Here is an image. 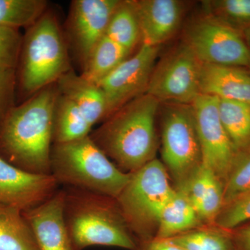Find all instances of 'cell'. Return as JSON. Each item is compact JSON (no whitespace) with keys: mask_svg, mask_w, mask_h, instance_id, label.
Here are the masks:
<instances>
[{"mask_svg":"<svg viewBox=\"0 0 250 250\" xmlns=\"http://www.w3.org/2000/svg\"><path fill=\"white\" fill-rule=\"evenodd\" d=\"M51 174L59 184L117 199L131 173L118 168L89 136L54 143Z\"/></svg>","mask_w":250,"mask_h":250,"instance_id":"277c9868","label":"cell"},{"mask_svg":"<svg viewBox=\"0 0 250 250\" xmlns=\"http://www.w3.org/2000/svg\"><path fill=\"white\" fill-rule=\"evenodd\" d=\"M22 41L18 29L0 25V67L15 70L21 57Z\"/></svg>","mask_w":250,"mask_h":250,"instance_id":"f546056e","label":"cell"},{"mask_svg":"<svg viewBox=\"0 0 250 250\" xmlns=\"http://www.w3.org/2000/svg\"><path fill=\"white\" fill-rule=\"evenodd\" d=\"M57 82L59 94L73 102L92 126L102 120L106 119L107 102L98 84L70 70Z\"/></svg>","mask_w":250,"mask_h":250,"instance_id":"e0dca14e","label":"cell"},{"mask_svg":"<svg viewBox=\"0 0 250 250\" xmlns=\"http://www.w3.org/2000/svg\"><path fill=\"white\" fill-rule=\"evenodd\" d=\"M135 250H185L170 239L152 238L148 241L139 242Z\"/></svg>","mask_w":250,"mask_h":250,"instance_id":"1f68e13d","label":"cell"},{"mask_svg":"<svg viewBox=\"0 0 250 250\" xmlns=\"http://www.w3.org/2000/svg\"><path fill=\"white\" fill-rule=\"evenodd\" d=\"M106 36L132 52L141 41V31L135 1H120L112 15Z\"/></svg>","mask_w":250,"mask_h":250,"instance_id":"cb8c5ba5","label":"cell"},{"mask_svg":"<svg viewBox=\"0 0 250 250\" xmlns=\"http://www.w3.org/2000/svg\"><path fill=\"white\" fill-rule=\"evenodd\" d=\"M161 154L176 190L184 191L203 165L192 104L164 103Z\"/></svg>","mask_w":250,"mask_h":250,"instance_id":"52a82bcc","label":"cell"},{"mask_svg":"<svg viewBox=\"0 0 250 250\" xmlns=\"http://www.w3.org/2000/svg\"><path fill=\"white\" fill-rule=\"evenodd\" d=\"M119 0H75L70 14L74 45L83 65L94 47L106 36L112 15Z\"/></svg>","mask_w":250,"mask_h":250,"instance_id":"4fadbf2b","label":"cell"},{"mask_svg":"<svg viewBox=\"0 0 250 250\" xmlns=\"http://www.w3.org/2000/svg\"><path fill=\"white\" fill-rule=\"evenodd\" d=\"M59 185L52 174L27 172L0 156V205L27 211L48 200Z\"/></svg>","mask_w":250,"mask_h":250,"instance_id":"7c38bea8","label":"cell"},{"mask_svg":"<svg viewBox=\"0 0 250 250\" xmlns=\"http://www.w3.org/2000/svg\"><path fill=\"white\" fill-rule=\"evenodd\" d=\"M231 231L236 250H250V226L238 228Z\"/></svg>","mask_w":250,"mask_h":250,"instance_id":"d6a6232c","label":"cell"},{"mask_svg":"<svg viewBox=\"0 0 250 250\" xmlns=\"http://www.w3.org/2000/svg\"><path fill=\"white\" fill-rule=\"evenodd\" d=\"M131 52L104 36L94 47L83 65V72L81 75L98 84L129 58Z\"/></svg>","mask_w":250,"mask_h":250,"instance_id":"44dd1931","label":"cell"},{"mask_svg":"<svg viewBox=\"0 0 250 250\" xmlns=\"http://www.w3.org/2000/svg\"><path fill=\"white\" fill-rule=\"evenodd\" d=\"M65 190L23 212L35 236L39 250H75L64 220Z\"/></svg>","mask_w":250,"mask_h":250,"instance_id":"5bb4252c","label":"cell"},{"mask_svg":"<svg viewBox=\"0 0 250 250\" xmlns=\"http://www.w3.org/2000/svg\"><path fill=\"white\" fill-rule=\"evenodd\" d=\"M160 48L141 43L134 56L126 59L99 82L107 102V118L126 103L146 93Z\"/></svg>","mask_w":250,"mask_h":250,"instance_id":"8fae6325","label":"cell"},{"mask_svg":"<svg viewBox=\"0 0 250 250\" xmlns=\"http://www.w3.org/2000/svg\"><path fill=\"white\" fill-rule=\"evenodd\" d=\"M58 90L46 87L0 123V152L5 160L32 173L51 174L54 110Z\"/></svg>","mask_w":250,"mask_h":250,"instance_id":"6da1fadb","label":"cell"},{"mask_svg":"<svg viewBox=\"0 0 250 250\" xmlns=\"http://www.w3.org/2000/svg\"><path fill=\"white\" fill-rule=\"evenodd\" d=\"M46 6L44 0H0V25L31 27L45 14Z\"/></svg>","mask_w":250,"mask_h":250,"instance_id":"484cf974","label":"cell"},{"mask_svg":"<svg viewBox=\"0 0 250 250\" xmlns=\"http://www.w3.org/2000/svg\"><path fill=\"white\" fill-rule=\"evenodd\" d=\"M200 94L250 105V75L240 67L202 63Z\"/></svg>","mask_w":250,"mask_h":250,"instance_id":"2e32d148","label":"cell"},{"mask_svg":"<svg viewBox=\"0 0 250 250\" xmlns=\"http://www.w3.org/2000/svg\"><path fill=\"white\" fill-rule=\"evenodd\" d=\"M202 4L206 14L236 30L250 27V0H207Z\"/></svg>","mask_w":250,"mask_h":250,"instance_id":"4316f807","label":"cell"},{"mask_svg":"<svg viewBox=\"0 0 250 250\" xmlns=\"http://www.w3.org/2000/svg\"><path fill=\"white\" fill-rule=\"evenodd\" d=\"M92 127L78 106L59 93L54 110V143L86 137L89 136Z\"/></svg>","mask_w":250,"mask_h":250,"instance_id":"7402d4cb","label":"cell"},{"mask_svg":"<svg viewBox=\"0 0 250 250\" xmlns=\"http://www.w3.org/2000/svg\"><path fill=\"white\" fill-rule=\"evenodd\" d=\"M205 225L187 195L175 190L161 210L154 238L169 239Z\"/></svg>","mask_w":250,"mask_h":250,"instance_id":"d6986e66","label":"cell"},{"mask_svg":"<svg viewBox=\"0 0 250 250\" xmlns=\"http://www.w3.org/2000/svg\"><path fill=\"white\" fill-rule=\"evenodd\" d=\"M183 42L202 63L250 68V49L241 31L205 12L188 23Z\"/></svg>","mask_w":250,"mask_h":250,"instance_id":"ba28073f","label":"cell"},{"mask_svg":"<svg viewBox=\"0 0 250 250\" xmlns=\"http://www.w3.org/2000/svg\"><path fill=\"white\" fill-rule=\"evenodd\" d=\"M242 35L243 36V39H244L245 42H246L247 45L249 47L250 49V27L248 28V29H245L242 31Z\"/></svg>","mask_w":250,"mask_h":250,"instance_id":"836d02e7","label":"cell"},{"mask_svg":"<svg viewBox=\"0 0 250 250\" xmlns=\"http://www.w3.org/2000/svg\"><path fill=\"white\" fill-rule=\"evenodd\" d=\"M250 190V147L236 152L224 185L223 206Z\"/></svg>","mask_w":250,"mask_h":250,"instance_id":"83f0119b","label":"cell"},{"mask_svg":"<svg viewBox=\"0 0 250 250\" xmlns=\"http://www.w3.org/2000/svg\"><path fill=\"white\" fill-rule=\"evenodd\" d=\"M160 106L155 98L143 94L112 113L90 138L118 168L134 172L155 159Z\"/></svg>","mask_w":250,"mask_h":250,"instance_id":"7a4b0ae2","label":"cell"},{"mask_svg":"<svg viewBox=\"0 0 250 250\" xmlns=\"http://www.w3.org/2000/svg\"><path fill=\"white\" fill-rule=\"evenodd\" d=\"M202 62L184 42L156 62L146 93L160 104H192L200 95Z\"/></svg>","mask_w":250,"mask_h":250,"instance_id":"9c48e42d","label":"cell"},{"mask_svg":"<svg viewBox=\"0 0 250 250\" xmlns=\"http://www.w3.org/2000/svg\"><path fill=\"white\" fill-rule=\"evenodd\" d=\"M65 192L64 220L75 250L91 246L136 249L137 240L116 199L71 187Z\"/></svg>","mask_w":250,"mask_h":250,"instance_id":"3957f363","label":"cell"},{"mask_svg":"<svg viewBox=\"0 0 250 250\" xmlns=\"http://www.w3.org/2000/svg\"><path fill=\"white\" fill-rule=\"evenodd\" d=\"M21 54L20 81L27 94L44 89L69 71L65 42L52 15L44 14L29 28Z\"/></svg>","mask_w":250,"mask_h":250,"instance_id":"8992f818","label":"cell"},{"mask_svg":"<svg viewBox=\"0 0 250 250\" xmlns=\"http://www.w3.org/2000/svg\"><path fill=\"white\" fill-rule=\"evenodd\" d=\"M15 70L0 67V123L12 108Z\"/></svg>","mask_w":250,"mask_h":250,"instance_id":"4dcf8cb0","label":"cell"},{"mask_svg":"<svg viewBox=\"0 0 250 250\" xmlns=\"http://www.w3.org/2000/svg\"><path fill=\"white\" fill-rule=\"evenodd\" d=\"M205 225H214L223 207L224 184L209 167L202 165L184 191Z\"/></svg>","mask_w":250,"mask_h":250,"instance_id":"ac0fdd59","label":"cell"},{"mask_svg":"<svg viewBox=\"0 0 250 250\" xmlns=\"http://www.w3.org/2000/svg\"><path fill=\"white\" fill-rule=\"evenodd\" d=\"M185 250H236L231 231L205 225L169 238Z\"/></svg>","mask_w":250,"mask_h":250,"instance_id":"d4e9b609","label":"cell"},{"mask_svg":"<svg viewBox=\"0 0 250 250\" xmlns=\"http://www.w3.org/2000/svg\"><path fill=\"white\" fill-rule=\"evenodd\" d=\"M218 113L236 152L250 147V105L235 100L218 99Z\"/></svg>","mask_w":250,"mask_h":250,"instance_id":"603a6c76","label":"cell"},{"mask_svg":"<svg viewBox=\"0 0 250 250\" xmlns=\"http://www.w3.org/2000/svg\"><path fill=\"white\" fill-rule=\"evenodd\" d=\"M0 250H39L22 210L0 205Z\"/></svg>","mask_w":250,"mask_h":250,"instance_id":"ffe728a7","label":"cell"},{"mask_svg":"<svg viewBox=\"0 0 250 250\" xmlns=\"http://www.w3.org/2000/svg\"><path fill=\"white\" fill-rule=\"evenodd\" d=\"M203 164L225 181L236 152L218 113V98L200 94L192 104Z\"/></svg>","mask_w":250,"mask_h":250,"instance_id":"30bf717a","label":"cell"},{"mask_svg":"<svg viewBox=\"0 0 250 250\" xmlns=\"http://www.w3.org/2000/svg\"><path fill=\"white\" fill-rule=\"evenodd\" d=\"M250 220V190L242 194L229 203L224 205L214 226L227 231H233Z\"/></svg>","mask_w":250,"mask_h":250,"instance_id":"f1b7e54d","label":"cell"},{"mask_svg":"<svg viewBox=\"0 0 250 250\" xmlns=\"http://www.w3.org/2000/svg\"><path fill=\"white\" fill-rule=\"evenodd\" d=\"M139 16L141 42L161 47L172 39L183 21L185 6L178 0L134 1Z\"/></svg>","mask_w":250,"mask_h":250,"instance_id":"9a60e30c","label":"cell"},{"mask_svg":"<svg viewBox=\"0 0 250 250\" xmlns=\"http://www.w3.org/2000/svg\"><path fill=\"white\" fill-rule=\"evenodd\" d=\"M174 192L165 166L156 158L131 172L116 200L138 243L155 236L161 210Z\"/></svg>","mask_w":250,"mask_h":250,"instance_id":"5b68a950","label":"cell"}]
</instances>
